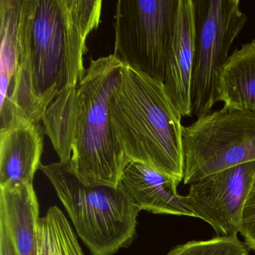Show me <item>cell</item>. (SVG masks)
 <instances>
[{"instance_id":"6da1fadb","label":"cell","mask_w":255,"mask_h":255,"mask_svg":"<svg viewBox=\"0 0 255 255\" xmlns=\"http://www.w3.org/2000/svg\"><path fill=\"white\" fill-rule=\"evenodd\" d=\"M125 64L114 54L91 59L75 88L64 89L42 118L60 162L88 186H118L128 160L113 132L109 101Z\"/></svg>"},{"instance_id":"7a4b0ae2","label":"cell","mask_w":255,"mask_h":255,"mask_svg":"<svg viewBox=\"0 0 255 255\" xmlns=\"http://www.w3.org/2000/svg\"><path fill=\"white\" fill-rule=\"evenodd\" d=\"M101 0H27L20 122H41L62 91L86 74V41L101 23Z\"/></svg>"},{"instance_id":"3957f363","label":"cell","mask_w":255,"mask_h":255,"mask_svg":"<svg viewBox=\"0 0 255 255\" xmlns=\"http://www.w3.org/2000/svg\"><path fill=\"white\" fill-rule=\"evenodd\" d=\"M109 111L115 138L128 162L146 164L183 181V117L163 83L125 65Z\"/></svg>"},{"instance_id":"277c9868","label":"cell","mask_w":255,"mask_h":255,"mask_svg":"<svg viewBox=\"0 0 255 255\" xmlns=\"http://www.w3.org/2000/svg\"><path fill=\"white\" fill-rule=\"evenodd\" d=\"M92 255H115L135 239L138 213L120 186H88L71 170V160L40 165Z\"/></svg>"},{"instance_id":"5b68a950","label":"cell","mask_w":255,"mask_h":255,"mask_svg":"<svg viewBox=\"0 0 255 255\" xmlns=\"http://www.w3.org/2000/svg\"><path fill=\"white\" fill-rule=\"evenodd\" d=\"M185 173L190 185L218 171L255 161V113L222 108L183 126Z\"/></svg>"},{"instance_id":"8992f818","label":"cell","mask_w":255,"mask_h":255,"mask_svg":"<svg viewBox=\"0 0 255 255\" xmlns=\"http://www.w3.org/2000/svg\"><path fill=\"white\" fill-rule=\"evenodd\" d=\"M240 0H193L195 58L192 115L204 116L219 102V77L229 51L248 21Z\"/></svg>"},{"instance_id":"52a82bcc","label":"cell","mask_w":255,"mask_h":255,"mask_svg":"<svg viewBox=\"0 0 255 255\" xmlns=\"http://www.w3.org/2000/svg\"><path fill=\"white\" fill-rule=\"evenodd\" d=\"M179 0H119L115 52L125 65L164 83Z\"/></svg>"},{"instance_id":"ba28073f","label":"cell","mask_w":255,"mask_h":255,"mask_svg":"<svg viewBox=\"0 0 255 255\" xmlns=\"http://www.w3.org/2000/svg\"><path fill=\"white\" fill-rule=\"evenodd\" d=\"M255 181V161L231 167L190 184L185 203L218 237H235Z\"/></svg>"},{"instance_id":"9c48e42d","label":"cell","mask_w":255,"mask_h":255,"mask_svg":"<svg viewBox=\"0 0 255 255\" xmlns=\"http://www.w3.org/2000/svg\"><path fill=\"white\" fill-rule=\"evenodd\" d=\"M195 58L193 0H179L167 56L164 85L182 117H192V77Z\"/></svg>"},{"instance_id":"30bf717a","label":"cell","mask_w":255,"mask_h":255,"mask_svg":"<svg viewBox=\"0 0 255 255\" xmlns=\"http://www.w3.org/2000/svg\"><path fill=\"white\" fill-rule=\"evenodd\" d=\"M44 133L41 122H35L0 130V189L33 185L41 165Z\"/></svg>"},{"instance_id":"8fae6325","label":"cell","mask_w":255,"mask_h":255,"mask_svg":"<svg viewBox=\"0 0 255 255\" xmlns=\"http://www.w3.org/2000/svg\"><path fill=\"white\" fill-rule=\"evenodd\" d=\"M178 184L172 177L155 168L132 161L127 164L119 183L140 210L194 217L184 196L177 192Z\"/></svg>"},{"instance_id":"7c38bea8","label":"cell","mask_w":255,"mask_h":255,"mask_svg":"<svg viewBox=\"0 0 255 255\" xmlns=\"http://www.w3.org/2000/svg\"><path fill=\"white\" fill-rule=\"evenodd\" d=\"M26 0H0V119L6 113L20 74Z\"/></svg>"},{"instance_id":"4fadbf2b","label":"cell","mask_w":255,"mask_h":255,"mask_svg":"<svg viewBox=\"0 0 255 255\" xmlns=\"http://www.w3.org/2000/svg\"><path fill=\"white\" fill-rule=\"evenodd\" d=\"M39 219L33 185L0 189V222L6 227L19 255H38Z\"/></svg>"},{"instance_id":"5bb4252c","label":"cell","mask_w":255,"mask_h":255,"mask_svg":"<svg viewBox=\"0 0 255 255\" xmlns=\"http://www.w3.org/2000/svg\"><path fill=\"white\" fill-rule=\"evenodd\" d=\"M218 92L224 109L255 113V39L229 56L219 74Z\"/></svg>"},{"instance_id":"9a60e30c","label":"cell","mask_w":255,"mask_h":255,"mask_svg":"<svg viewBox=\"0 0 255 255\" xmlns=\"http://www.w3.org/2000/svg\"><path fill=\"white\" fill-rule=\"evenodd\" d=\"M167 255H249V249L235 237H216L176 246Z\"/></svg>"},{"instance_id":"2e32d148","label":"cell","mask_w":255,"mask_h":255,"mask_svg":"<svg viewBox=\"0 0 255 255\" xmlns=\"http://www.w3.org/2000/svg\"><path fill=\"white\" fill-rule=\"evenodd\" d=\"M240 233L248 249L255 252V181L243 208Z\"/></svg>"},{"instance_id":"e0dca14e","label":"cell","mask_w":255,"mask_h":255,"mask_svg":"<svg viewBox=\"0 0 255 255\" xmlns=\"http://www.w3.org/2000/svg\"><path fill=\"white\" fill-rule=\"evenodd\" d=\"M38 255H84L78 240L75 237L53 243L40 249Z\"/></svg>"},{"instance_id":"ac0fdd59","label":"cell","mask_w":255,"mask_h":255,"mask_svg":"<svg viewBox=\"0 0 255 255\" xmlns=\"http://www.w3.org/2000/svg\"><path fill=\"white\" fill-rule=\"evenodd\" d=\"M0 255H19L9 232L2 222H0Z\"/></svg>"}]
</instances>
